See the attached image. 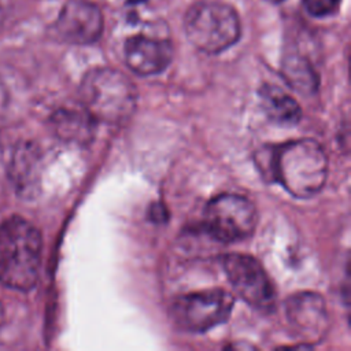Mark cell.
<instances>
[{
	"mask_svg": "<svg viewBox=\"0 0 351 351\" xmlns=\"http://www.w3.org/2000/svg\"><path fill=\"white\" fill-rule=\"evenodd\" d=\"M269 163L274 181L298 199L317 195L326 181V154L311 138H299L274 147Z\"/></svg>",
	"mask_w": 351,
	"mask_h": 351,
	"instance_id": "obj_1",
	"label": "cell"
},
{
	"mask_svg": "<svg viewBox=\"0 0 351 351\" xmlns=\"http://www.w3.org/2000/svg\"><path fill=\"white\" fill-rule=\"evenodd\" d=\"M223 270L234 292L245 303L262 313L273 310L276 304L273 284L255 258L229 254L223 258Z\"/></svg>",
	"mask_w": 351,
	"mask_h": 351,
	"instance_id": "obj_7",
	"label": "cell"
},
{
	"mask_svg": "<svg viewBox=\"0 0 351 351\" xmlns=\"http://www.w3.org/2000/svg\"><path fill=\"white\" fill-rule=\"evenodd\" d=\"M43 239L27 219L14 215L0 223V282L18 291L32 289L41 266Z\"/></svg>",
	"mask_w": 351,
	"mask_h": 351,
	"instance_id": "obj_2",
	"label": "cell"
},
{
	"mask_svg": "<svg viewBox=\"0 0 351 351\" xmlns=\"http://www.w3.org/2000/svg\"><path fill=\"white\" fill-rule=\"evenodd\" d=\"M266 1L273 3V4H278V3H282V1H285V0H266Z\"/></svg>",
	"mask_w": 351,
	"mask_h": 351,
	"instance_id": "obj_17",
	"label": "cell"
},
{
	"mask_svg": "<svg viewBox=\"0 0 351 351\" xmlns=\"http://www.w3.org/2000/svg\"><path fill=\"white\" fill-rule=\"evenodd\" d=\"M1 319H3V307L0 304V322H1Z\"/></svg>",
	"mask_w": 351,
	"mask_h": 351,
	"instance_id": "obj_18",
	"label": "cell"
},
{
	"mask_svg": "<svg viewBox=\"0 0 351 351\" xmlns=\"http://www.w3.org/2000/svg\"><path fill=\"white\" fill-rule=\"evenodd\" d=\"M281 73L288 85L298 92L307 95L317 90L318 75L308 59L303 55L298 52L288 53L282 60Z\"/></svg>",
	"mask_w": 351,
	"mask_h": 351,
	"instance_id": "obj_13",
	"label": "cell"
},
{
	"mask_svg": "<svg viewBox=\"0 0 351 351\" xmlns=\"http://www.w3.org/2000/svg\"><path fill=\"white\" fill-rule=\"evenodd\" d=\"M343 0H302L303 8L314 18H325L336 14Z\"/></svg>",
	"mask_w": 351,
	"mask_h": 351,
	"instance_id": "obj_14",
	"label": "cell"
},
{
	"mask_svg": "<svg viewBox=\"0 0 351 351\" xmlns=\"http://www.w3.org/2000/svg\"><path fill=\"white\" fill-rule=\"evenodd\" d=\"M7 107H8V92L5 89V85L0 80V121L4 119Z\"/></svg>",
	"mask_w": 351,
	"mask_h": 351,
	"instance_id": "obj_15",
	"label": "cell"
},
{
	"mask_svg": "<svg viewBox=\"0 0 351 351\" xmlns=\"http://www.w3.org/2000/svg\"><path fill=\"white\" fill-rule=\"evenodd\" d=\"M104 29L101 10L89 0H67L53 23L55 36L73 45L96 43Z\"/></svg>",
	"mask_w": 351,
	"mask_h": 351,
	"instance_id": "obj_8",
	"label": "cell"
},
{
	"mask_svg": "<svg viewBox=\"0 0 351 351\" xmlns=\"http://www.w3.org/2000/svg\"><path fill=\"white\" fill-rule=\"evenodd\" d=\"M80 101L95 121L119 125L134 114L137 89L117 69L96 67L89 70L81 81Z\"/></svg>",
	"mask_w": 351,
	"mask_h": 351,
	"instance_id": "obj_3",
	"label": "cell"
},
{
	"mask_svg": "<svg viewBox=\"0 0 351 351\" xmlns=\"http://www.w3.org/2000/svg\"><path fill=\"white\" fill-rule=\"evenodd\" d=\"M184 32L196 49L215 55L239 41L241 23L233 5L221 0H199L185 12Z\"/></svg>",
	"mask_w": 351,
	"mask_h": 351,
	"instance_id": "obj_4",
	"label": "cell"
},
{
	"mask_svg": "<svg viewBox=\"0 0 351 351\" xmlns=\"http://www.w3.org/2000/svg\"><path fill=\"white\" fill-rule=\"evenodd\" d=\"M173 55V44L166 38L133 34L123 44L126 66L144 77L165 71L171 63Z\"/></svg>",
	"mask_w": 351,
	"mask_h": 351,
	"instance_id": "obj_10",
	"label": "cell"
},
{
	"mask_svg": "<svg viewBox=\"0 0 351 351\" xmlns=\"http://www.w3.org/2000/svg\"><path fill=\"white\" fill-rule=\"evenodd\" d=\"M258 222L255 206L244 196L221 193L213 197L204 208L207 233L222 243H236L248 239Z\"/></svg>",
	"mask_w": 351,
	"mask_h": 351,
	"instance_id": "obj_5",
	"label": "cell"
},
{
	"mask_svg": "<svg viewBox=\"0 0 351 351\" xmlns=\"http://www.w3.org/2000/svg\"><path fill=\"white\" fill-rule=\"evenodd\" d=\"M261 104L266 115L281 125H295L300 121L302 108L288 93L273 85H263L259 90Z\"/></svg>",
	"mask_w": 351,
	"mask_h": 351,
	"instance_id": "obj_12",
	"label": "cell"
},
{
	"mask_svg": "<svg viewBox=\"0 0 351 351\" xmlns=\"http://www.w3.org/2000/svg\"><path fill=\"white\" fill-rule=\"evenodd\" d=\"M234 306V298L223 289H204L178 296L170 315L174 324L193 333L206 332L225 322Z\"/></svg>",
	"mask_w": 351,
	"mask_h": 351,
	"instance_id": "obj_6",
	"label": "cell"
},
{
	"mask_svg": "<svg viewBox=\"0 0 351 351\" xmlns=\"http://www.w3.org/2000/svg\"><path fill=\"white\" fill-rule=\"evenodd\" d=\"M145 1L147 0H126V4L128 5H138V4H143Z\"/></svg>",
	"mask_w": 351,
	"mask_h": 351,
	"instance_id": "obj_16",
	"label": "cell"
},
{
	"mask_svg": "<svg viewBox=\"0 0 351 351\" xmlns=\"http://www.w3.org/2000/svg\"><path fill=\"white\" fill-rule=\"evenodd\" d=\"M58 137L64 141L86 143L92 138L95 119L81 106L77 108H60L51 119Z\"/></svg>",
	"mask_w": 351,
	"mask_h": 351,
	"instance_id": "obj_11",
	"label": "cell"
},
{
	"mask_svg": "<svg viewBox=\"0 0 351 351\" xmlns=\"http://www.w3.org/2000/svg\"><path fill=\"white\" fill-rule=\"evenodd\" d=\"M285 317L292 335L304 344L321 341L329 328L324 299L314 292H298L285 303Z\"/></svg>",
	"mask_w": 351,
	"mask_h": 351,
	"instance_id": "obj_9",
	"label": "cell"
}]
</instances>
